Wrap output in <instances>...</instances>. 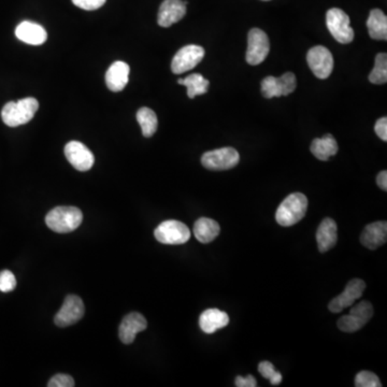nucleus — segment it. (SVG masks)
<instances>
[{
	"instance_id": "23",
	"label": "nucleus",
	"mask_w": 387,
	"mask_h": 387,
	"mask_svg": "<svg viewBox=\"0 0 387 387\" xmlns=\"http://www.w3.org/2000/svg\"><path fill=\"white\" fill-rule=\"evenodd\" d=\"M370 37L375 40H387V18L380 9L370 11L367 21Z\"/></svg>"
},
{
	"instance_id": "16",
	"label": "nucleus",
	"mask_w": 387,
	"mask_h": 387,
	"mask_svg": "<svg viewBox=\"0 0 387 387\" xmlns=\"http://www.w3.org/2000/svg\"><path fill=\"white\" fill-rule=\"evenodd\" d=\"M387 240L386 222H375L366 226L360 236V242L369 250H377Z\"/></svg>"
},
{
	"instance_id": "25",
	"label": "nucleus",
	"mask_w": 387,
	"mask_h": 387,
	"mask_svg": "<svg viewBox=\"0 0 387 387\" xmlns=\"http://www.w3.org/2000/svg\"><path fill=\"white\" fill-rule=\"evenodd\" d=\"M137 121L141 126L142 134L144 137L150 138L156 132L159 127V119L153 110L143 107L137 112Z\"/></svg>"
},
{
	"instance_id": "9",
	"label": "nucleus",
	"mask_w": 387,
	"mask_h": 387,
	"mask_svg": "<svg viewBox=\"0 0 387 387\" xmlns=\"http://www.w3.org/2000/svg\"><path fill=\"white\" fill-rule=\"evenodd\" d=\"M307 62L313 75L320 80H325L331 75L333 70V54L327 47L316 45L312 47L307 55Z\"/></svg>"
},
{
	"instance_id": "37",
	"label": "nucleus",
	"mask_w": 387,
	"mask_h": 387,
	"mask_svg": "<svg viewBox=\"0 0 387 387\" xmlns=\"http://www.w3.org/2000/svg\"><path fill=\"white\" fill-rule=\"evenodd\" d=\"M263 1H269V0H263Z\"/></svg>"
},
{
	"instance_id": "14",
	"label": "nucleus",
	"mask_w": 387,
	"mask_h": 387,
	"mask_svg": "<svg viewBox=\"0 0 387 387\" xmlns=\"http://www.w3.org/2000/svg\"><path fill=\"white\" fill-rule=\"evenodd\" d=\"M187 1L182 0H165L159 7V25L167 28L180 22L187 14Z\"/></svg>"
},
{
	"instance_id": "15",
	"label": "nucleus",
	"mask_w": 387,
	"mask_h": 387,
	"mask_svg": "<svg viewBox=\"0 0 387 387\" xmlns=\"http://www.w3.org/2000/svg\"><path fill=\"white\" fill-rule=\"evenodd\" d=\"M147 320L142 314L138 312L129 313L119 325V339L125 344H130L134 342L136 336L147 329Z\"/></svg>"
},
{
	"instance_id": "31",
	"label": "nucleus",
	"mask_w": 387,
	"mask_h": 387,
	"mask_svg": "<svg viewBox=\"0 0 387 387\" xmlns=\"http://www.w3.org/2000/svg\"><path fill=\"white\" fill-rule=\"evenodd\" d=\"M16 288V279L11 271L3 270L0 272V292L10 293Z\"/></svg>"
},
{
	"instance_id": "20",
	"label": "nucleus",
	"mask_w": 387,
	"mask_h": 387,
	"mask_svg": "<svg viewBox=\"0 0 387 387\" xmlns=\"http://www.w3.org/2000/svg\"><path fill=\"white\" fill-rule=\"evenodd\" d=\"M229 324V316L227 313L219 309H208L201 313L199 318V326L206 333H214Z\"/></svg>"
},
{
	"instance_id": "29",
	"label": "nucleus",
	"mask_w": 387,
	"mask_h": 387,
	"mask_svg": "<svg viewBox=\"0 0 387 387\" xmlns=\"http://www.w3.org/2000/svg\"><path fill=\"white\" fill-rule=\"evenodd\" d=\"M258 371L265 379H268L272 385H279L282 382V375L276 371L270 362H261L258 366Z\"/></svg>"
},
{
	"instance_id": "33",
	"label": "nucleus",
	"mask_w": 387,
	"mask_h": 387,
	"mask_svg": "<svg viewBox=\"0 0 387 387\" xmlns=\"http://www.w3.org/2000/svg\"><path fill=\"white\" fill-rule=\"evenodd\" d=\"M107 0H72L77 7L83 10L93 11L99 9L106 3Z\"/></svg>"
},
{
	"instance_id": "6",
	"label": "nucleus",
	"mask_w": 387,
	"mask_h": 387,
	"mask_svg": "<svg viewBox=\"0 0 387 387\" xmlns=\"http://www.w3.org/2000/svg\"><path fill=\"white\" fill-rule=\"evenodd\" d=\"M240 155L233 148H222L204 153L201 157V164L204 168L213 172H223L235 168L239 164Z\"/></svg>"
},
{
	"instance_id": "36",
	"label": "nucleus",
	"mask_w": 387,
	"mask_h": 387,
	"mask_svg": "<svg viewBox=\"0 0 387 387\" xmlns=\"http://www.w3.org/2000/svg\"><path fill=\"white\" fill-rule=\"evenodd\" d=\"M377 183L381 189L387 191V172L385 170L377 174Z\"/></svg>"
},
{
	"instance_id": "17",
	"label": "nucleus",
	"mask_w": 387,
	"mask_h": 387,
	"mask_svg": "<svg viewBox=\"0 0 387 387\" xmlns=\"http://www.w3.org/2000/svg\"><path fill=\"white\" fill-rule=\"evenodd\" d=\"M15 36L24 43L32 45H40L45 43L47 39V34L45 28L36 23H21L15 30Z\"/></svg>"
},
{
	"instance_id": "5",
	"label": "nucleus",
	"mask_w": 387,
	"mask_h": 387,
	"mask_svg": "<svg viewBox=\"0 0 387 387\" xmlns=\"http://www.w3.org/2000/svg\"><path fill=\"white\" fill-rule=\"evenodd\" d=\"M154 236L156 240L163 244L179 246L184 244L191 238V231L185 224L176 220L163 222L155 229Z\"/></svg>"
},
{
	"instance_id": "7",
	"label": "nucleus",
	"mask_w": 387,
	"mask_h": 387,
	"mask_svg": "<svg viewBox=\"0 0 387 387\" xmlns=\"http://www.w3.org/2000/svg\"><path fill=\"white\" fill-rule=\"evenodd\" d=\"M270 51L269 38L263 30L252 28L248 36L246 62L252 66L261 64L268 56Z\"/></svg>"
},
{
	"instance_id": "10",
	"label": "nucleus",
	"mask_w": 387,
	"mask_h": 387,
	"mask_svg": "<svg viewBox=\"0 0 387 387\" xmlns=\"http://www.w3.org/2000/svg\"><path fill=\"white\" fill-rule=\"evenodd\" d=\"M204 49L200 45H189L182 47L174 55L172 62V70L174 75H181L196 67L204 60Z\"/></svg>"
},
{
	"instance_id": "21",
	"label": "nucleus",
	"mask_w": 387,
	"mask_h": 387,
	"mask_svg": "<svg viewBox=\"0 0 387 387\" xmlns=\"http://www.w3.org/2000/svg\"><path fill=\"white\" fill-rule=\"evenodd\" d=\"M337 141L333 134H327L322 138H316L311 143V153L320 161H326L338 153Z\"/></svg>"
},
{
	"instance_id": "4",
	"label": "nucleus",
	"mask_w": 387,
	"mask_h": 387,
	"mask_svg": "<svg viewBox=\"0 0 387 387\" xmlns=\"http://www.w3.org/2000/svg\"><path fill=\"white\" fill-rule=\"evenodd\" d=\"M326 24L330 34L342 45H349L354 40V30L350 26L349 15L338 8L327 11Z\"/></svg>"
},
{
	"instance_id": "13",
	"label": "nucleus",
	"mask_w": 387,
	"mask_h": 387,
	"mask_svg": "<svg viewBox=\"0 0 387 387\" xmlns=\"http://www.w3.org/2000/svg\"><path fill=\"white\" fill-rule=\"evenodd\" d=\"M64 155L72 166L79 172H89L95 163L90 149L79 141H70L64 147Z\"/></svg>"
},
{
	"instance_id": "34",
	"label": "nucleus",
	"mask_w": 387,
	"mask_h": 387,
	"mask_svg": "<svg viewBox=\"0 0 387 387\" xmlns=\"http://www.w3.org/2000/svg\"><path fill=\"white\" fill-rule=\"evenodd\" d=\"M375 134L383 141H387V119L382 117V119H377L375 126Z\"/></svg>"
},
{
	"instance_id": "1",
	"label": "nucleus",
	"mask_w": 387,
	"mask_h": 387,
	"mask_svg": "<svg viewBox=\"0 0 387 387\" xmlns=\"http://www.w3.org/2000/svg\"><path fill=\"white\" fill-rule=\"evenodd\" d=\"M39 109V102L34 97L5 104L1 119L7 126L18 127L30 122Z\"/></svg>"
},
{
	"instance_id": "35",
	"label": "nucleus",
	"mask_w": 387,
	"mask_h": 387,
	"mask_svg": "<svg viewBox=\"0 0 387 387\" xmlns=\"http://www.w3.org/2000/svg\"><path fill=\"white\" fill-rule=\"evenodd\" d=\"M236 386L238 387H256L257 386V383H256V379L252 375H248V377H236Z\"/></svg>"
},
{
	"instance_id": "30",
	"label": "nucleus",
	"mask_w": 387,
	"mask_h": 387,
	"mask_svg": "<svg viewBox=\"0 0 387 387\" xmlns=\"http://www.w3.org/2000/svg\"><path fill=\"white\" fill-rule=\"evenodd\" d=\"M355 386L356 387H381L380 379L377 375L370 371H362L355 377Z\"/></svg>"
},
{
	"instance_id": "8",
	"label": "nucleus",
	"mask_w": 387,
	"mask_h": 387,
	"mask_svg": "<svg viewBox=\"0 0 387 387\" xmlns=\"http://www.w3.org/2000/svg\"><path fill=\"white\" fill-rule=\"evenodd\" d=\"M297 80L293 72H286L280 78L267 77L261 81V94L265 98L288 96L296 90Z\"/></svg>"
},
{
	"instance_id": "24",
	"label": "nucleus",
	"mask_w": 387,
	"mask_h": 387,
	"mask_svg": "<svg viewBox=\"0 0 387 387\" xmlns=\"http://www.w3.org/2000/svg\"><path fill=\"white\" fill-rule=\"evenodd\" d=\"M178 83L187 87V96L191 99L198 96V95L206 94L209 91V85H210L208 80L204 79L199 73H193L185 79H180Z\"/></svg>"
},
{
	"instance_id": "19",
	"label": "nucleus",
	"mask_w": 387,
	"mask_h": 387,
	"mask_svg": "<svg viewBox=\"0 0 387 387\" xmlns=\"http://www.w3.org/2000/svg\"><path fill=\"white\" fill-rule=\"evenodd\" d=\"M316 241L320 253L329 251L337 244L338 226L333 219L322 220L316 231Z\"/></svg>"
},
{
	"instance_id": "11",
	"label": "nucleus",
	"mask_w": 387,
	"mask_h": 387,
	"mask_svg": "<svg viewBox=\"0 0 387 387\" xmlns=\"http://www.w3.org/2000/svg\"><path fill=\"white\" fill-rule=\"evenodd\" d=\"M85 308L82 299L69 295L64 299L62 308L55 316L54 322L58 327H68L79 322L84 316Z\"/></svg>"
},
{
	"instance_id": "27",
	"label": "nucleus",
	"mask_w": 387,
	"mask_h": 387,
	"mask_svg": "<svg viewBox=\"0 0 387 387\" xmlns=\"http://www.w3.org/2000/svg\"><path fill=\"white\" fill-rule=\"evenodd\" d=\"M337 325L338 328L343 333H355V331L362 329L366 325V322L349 314V316H344L339 318Z\"/></svg>"
},
{
	"instance_id": "2",
	"label": "nucleus",
	"mask_w": 387,
	"mask_h": 387,
	"mask_svg": "<svg viewBox=\"0 0 387 387\" xmlns=\"http://www.w3.org/2000/svg\"><path fill=\"white\" fill-rule=\"evenodd\" d=\"M308 198L303 193L290 194L277 210L276 220L279 225L290 227L299 223L307 213Z\"/></svg>"
},
{
	"instance_id": "18",
	"label": "nucleus",
	"mask_w": 387,
	"mask_h": 387,
	"mask_svg": "<svg viewBox=\"0 0 387 387\" xmlns=\"http://www.w3.org/2000/svg\"><path fill=\"white\" fill-rule=\"evenodd\" d=\"M128 64L124 62H115L110 66L106 73V83L112 92H121L126 87L129 80Z\"/></svg>"
},
{
	"instance_id": "26",
	"label": "nucleus",
	"mask_w": 387,
	"mask_h": 387,
	"mask_svg": "<svg viewBox=\"0 0 387 387\" xmlns=\"http://www.w3.org/2000/svg\"><path fill=\"white\" fill-rule=\"evenodd\" d=\"M369 81L373 84H385L387 82V55L385 53L377 55L375 68L369 75Z\"/></svg>"
},
{
	"instance_id": "28",
	"label": "nucleus",
	"mask_w": 387,
	"mask_h": 387,
	"mask_svg": "<svg viewBox=\"0 0 387 387\" xmlns=\"http://www.w3.org/2000/svg\"><path fill=\"white\" fill-rule=\"evenodd\" d=\"M351 316L360 318L362 322L367 324L368 320L373 318V307L369 301H362L358 305H354L350 311Z\"/></svg>"
},
{
	"instance_id": "3",
	"label": "nucleus",
	"mask_w": 387,
	"mask_h": 387,
	"mask_svg": "<svg viewBox=\"0 0 387 387\" xmlns=\"http://www.w3.org/2000/svg\"><path fill=\"white\" fill-rule=\"evenodd\" d=\"M83 214L75 207H58L51 210L45 218V223L51 231L58 233H68L81 225Z\"/></svg>"
},
{
	"instance_id": "32",
	"label": "nucleus",
	"mask_w": 387,
	"mask_h": 387,
	"mask_svg": "<svg viewBox=\"0 0 387 387\" xmlns=\"http://www.w3.org/2000/svg\"><path fill=\"white\" fill-rule=\"evenodd\" d=\"M49 387H73L75 386V381L70 375H54V377L47 383Z\"/></svg>"
},
{
	"instance_id": "12",
	"label": "nucleus",
	"mask_w": 387,
	"mask_h": 387,
	"mask_svg": "<svg viewBox=\"0 0 387 387\" xmlns=\"http://www.w3.org/2000/svg\"><path fill=\"white\" fill-rule=\"evenodd\" d=\"M366 283L360 279H353L347 284L343 293L330 301L328 309L333 313H339L354 305L355 301L362 297Z\"/></svg>"
},
{
	"instance_id": "22",
	"label": "nucleus",
	"mask_w": 387,
	"mask_h": 387,
	"mask_svg": "<svg viewBox=\"0 0 387 387\" xmlns=\"http://www.w3.org/2000/svg\"><path fill=\"white\" fill-rule=\"evenodd\" d=\"M221 233L219 223L208 218H200L194 225V235L201 244H210Z\"/></svg>"
}]
</instances>
